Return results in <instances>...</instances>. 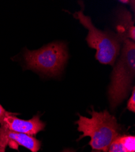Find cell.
<instances>
[{
	"label": "cell",
	"mask_w": 135,
	"mask_h": 152,
	"mask_svg": "<svg viewBox=\"0 0 135 152\" xmlns=\"http://www.w3.org/2000/svg\"><path fill=\"white\" fill-rule=\"evenodd\" d=\"M91 118L79 115V120L75 122L78 130L82 132L79 139L89 136L93 150L107 152L109 147L120 135L121 127L116 118L107 110L97 112L92 108L90 112Z\"/></svg>",
	"instance_id": "1"
},
{
	"label": "cell",
	"mask_w": 135,
	"mask_h": 152,
	"mask_svg": "<svg viewBox=\"0 0 135 152\" xmlns=\"http://www.w3.org/2000/svg\"><path fill=\"white\" fill-rule=\"evenodd\" d=\"M119 58L112 73L108 87L110 107L115 109L123 101L131 89L135 75V43L125 39Z\"/></svg>",
	"instance_id": "2"
},
{
	"label": "cell",
	"mask_w": 135,
	"mask_h": 152,
	"mask_svg": "<svg viewBox=\"0 0 135 152\" xmlns=\"http://www.w3.org/2000/svg\"><path fill=\"white\" fill-rule=\"evenodd\" d=\"M73 16L88 30L86 41L90 48L96 49V58L103 64L113 66L120 53L121 38L112 32L97 29L82 10L75 12Z\"/></svg>",
	"instance_id": "3"
},
{
	"label": "cell",
	"mask_w": 135,
	"mask_h": 152,
	"mask_svg": "<svg viewBox=\"0 0 135 152\" xmlns=\"http://www.w3.org/2000/svg\"><path fill=\"white\" fill-rule=\"evenodd\" d=\"M26 69H32L49 76L59 74L68 59L66 45L63 42H53L41 48L24 53Z\"/></svg>",
	"instance_id": "4"
},
{
	"label": "cell",
	"mask_w": 135,
	"mask_h": 152,
	"mask_svg": "<svg viewBox=\"0 0 135 152\" xmlns=\"http://www.w3.org/2000/svg\"><path fill=\"white\" fill-rule=\"evenodd\" d=\"M18 149L23 146L32 152H38L41 148V142L33 136L9 130L0 126V152H5L6 147Z\"/></svg>",
	"instance_id": "5"
},
{
	"label": "cell",
	"mask_w": 135,
	"mask_h": 152,
	"mask_svg": "<svg viewBox=\"0 0 135 152\" xmlns=\"http://www.w3.org/2000/svg\"><path fill=\"white\" fill-rule=\"evenodd\" d=\"M17 115L14 113L7 116L0 125L9 130L32 136L44 130L45 124L40 120L39 115H35L29 120H23L16 117Z\"/></svg>",
	"instance_id": "6"
},
{
	"label": "cell",
	"mask_w": 135,
	"mask_h": 152,
	"mask_svg": "<svg viewBox=\"0 0 135 152\" xmlns=\"http://www.w3.org/2000/svg\"><path fill=\"white\" fill-rule=\"evenodd\" d=\"M118 20L119 25L117 26V34L121 38L122 42L125 39L134 42L135 27L130 12L125 8H120L118 10Z\"/></svg>",
	"instance_id": "7"
},
{
	"label": "cell",
	"mask_w": 135,
	"mask_h": 152,
	"mask_svg": "<svg viewBox=\"0 0 135 152\" xmlns=\"http://www.w3.org/2000/svg\"><path fill=\"white\" fill-rule=\"evenodd\" d=\"M120 141L126 152H135V137L134 136H120Z\"/></svg>",
	"instance_id": "8"
},
{
	"label": "cell",
	"mask_w": 135,
	"mask_h": 152,
	"mask_svg": "<svg viewBox=\"0 0 135 152\" xmlns=\"http://www.w3.org/2000/svg\"><path fill=\"white\" fill-rule=\"evenodd\" d=\"M107 152H126L120 141V136L111 144Z\"/></svg>",
	"instance_id": "9"
},
{
	"label": "cell",
	"mask_w": 135,
	"mask_h": 152,
	"mask_svg": "<svg viewBox=\"0 0 135 152\" xmlns=\"http://www.w3.org/2000/svg\"><path fill=\"white\" fill-rule=\"evenodd\" d=\"M127 108L129 111H132L133 113L135 112V90L134 86L133 88V91L131 96L130 97V99L129 100L128 104H127Z\"/></svg>",
	"instance_id": "10"
},
{
	"label": "cell",
	"mask_w": 135,
	"mask_h": 152,
	"mask_svg": "<svg viewBox=\"0 0 135 152\" xmlns=\"http://www.w3.org/2000/svg\"><path fill=\"white\" fill-rule=\"evenodd\" d=\"M14 113H11V112H9L7 111L3 107V106L0 104V124H1L4 119L9 115H12V114H13Z\"/></svg>",
	"instance_id": "11"
},
{
	"label": "cell",
	"mask_w": 135,
	"mask_h": 152,
	"mask_svg": "<svg viewBox=\"0 0 135 152\" xmlns=\"http://www.w3.org/2000/svg\"><path fill=\"white\" fill-rule=\"evenodd\" d=\"M62 152H75V151L71 149H65Z\"/></svg>",
	"instance_id": "12"
},
{
	"label": "cell",
	"mask_w": 135,
	"mask_h": 152,
	"mask_svg": "<svg viewBox=\"0 0 135 152\" xmlns=\"http://www.w3.org/2000/svg\"><path fill=\"white\" fill-rule=\"evenodd\" d=\"M101 151L100 150H93L92 152H101Z\"/></svg>",
	"instance_id": "13"
},
{
	"label": "cell",
	"mask_w": 135,
	"mask_h": 152,
	"mask_svg": "<svg viewBox=\"0 0 135 152\" xmlns=\"http://www.w3.org/2000/svg\"><path fill=\"white\" fill-rule=\"evenodd\" d=\"M122 3H129V1H121Z\"/></svg>",
	"instance_id": "14"
}]
</instances>
